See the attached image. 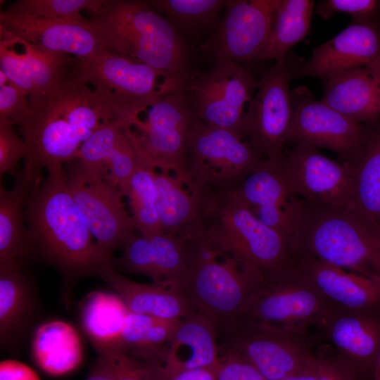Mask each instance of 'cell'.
<instances>
[{
	"label": "cell",
	"instance_id": "16",
	"mask_svg": "<svg viewBox=\"0 0 380 380\" xmlns=\"http://www.w3.org/2000/svg\"><path fill=\"white\" fill-rule=\"evenodd\" d=\"M280 0H227L224 16L203 49L215 65L258 60Z\"/></svg>",
	"mask_w": 380,
	"mask_h": 380
},
{
	"label": "cell",
	"instance_id": "24",
	"mask_svg": "<svg viewBox=\"0 0 380 380\" xmlns=\"http://www.w3.org/2000/svg\"><path fill=\"white\" fill-rule=\"evenodd\" d=\"M99 277L117 292L129 312L165 319H182L197 312L179 282H136L113 265L104 267Z\"/></svg>",
	"mask_w": 380,
	"mask_h": 380
},
{
	"label": "cell",
	"instance_id": "38",
	"mask_svg": "<svg viewBox=\"0 0 380 380\" xmlns=\"http://www.w3.org/2000/svg\"><path fill=\"white\" fill-rule=\"evenodd\" d=\"M15 38L22 47L33 82L34 92L30 99V101H32L67 75L73 61L70 60V55L42 49L25 40Z\"/></svg>",
	"mask_w": 380,
	"mask_h": 380
},
{
	"label": "cell",
	"instance_id": "47",
	"mask_svg": "<svg viewBox=\"0 0 380 380\" xmlns=\"http://www.w3.org/2000/svg\"><path fill=\"white\" fill-rule=\"evenodd\" d=\"M137 362L148 380H216L217 367L170 369L156 365Z\"/></svg>",
	"mask_w": 380,
	"mask_h": 380
},
{
	"label": "cell",
	"instance_id": "26",
	"mask_svg": "<svg viewBox=\"0 0 380 380\" xmlns=\"http://www.w3.org/2000/svg\"><path fill=\"white\" fill-rule=\"evenodd\" d=\"M324 82L322 102L365 126L380 120V66L354 69Z\"/></svg>",
	"mask_w": 380,
	"mask_h": 380
},
{
	"label": "cell",
	"instance_id": "33",
	"mask_svg": "<svg viewBox=\"0 0 380 380\" xmlns=\"http://www.w3.org/2000/svg\"><path fill=\"white\" fill-rule=\"evenodd\" d=\"M314 6L312 0H280L267 42L257 61L285 58L289 49L308 34Z\"/></svg>",
	"mask_w": 380,
	"mask_h": 380
},
{
	"label": "cell",
	"instance_id": "13",
	"mask_svg": "<svg viewBox=\"0 0 380 380\" xmlns=\"http://www.w3.org/2000/svg\"><path fill=\"white\" fill-rule=\"evenodd\" d=\"M258 84L259 80L248 69L228 63L193 72L182 91L196 119L242 138L244 115Z\"/></svg>",
	"mask_w": 380,
	"mask_h": 380
},
{
	"label": "cell",
	"instance_id": "28",
	"mask_svg": "<svg viewBox=\"0 0 380 380\" xmlns=\"http://www.w3.org/2000/svg\"><path fill=\"white\" fill-rule=\"evenodd\" d=\"M30 188L16 177L15 186L0 185V267H22L36 252L25 217Z\"/></svg>",
	"mask_w": 380,
	"mask_h": 380
},
{
	"label": "cell",
	"instance_id": "11",
	"mask_svg": "<svg viewBox=\"0 0 380 380\" xmlns=\"http://www.w3.org/2000/svg\"><path fill=\"white\" fill-rule=\"evenodd\" d=\"M265 160L238 134L196 119L189 137L184 184L235 188Z\"/></svg>",
	"mask_w": 380,
	"mask_h": 380
},
{
	"label": "cell",
	"instance_id": "44",
	"mask_svg": "<svg viewBox=\"0 0 380 380\" xmlns=\"http://www.w3.org/2000/svg\"><path fill=\"white\" fill-rule=\"evenodd\" d=\"M30 102L27 91L12 82L0 87V117L20 126L29 113Z\"/></svg>",
	"mask_w": 380,
	"mask_h": 380
},
{
	"label": "cell",
	"instance_id": "4",
	"mask_svg": "<svg viewBox=\"0 0 380 380\" xmlns=\"http://www.w3.org/2000/svg\"><path fill=\"white\" fill-rule=\"evenodd\" d=\"M89 20L105 49L185 80L193 73L187 44L148 1L106 0Z\"/></svg>",
	"mask_w": 380,
	"mask_h": 380
},
{
	"label": "cell",
	"instance_id": "19",
	"mask_svg": "<svg viewBox=\"0 0 380 380\" xmlns=\"http://www.w3.org/2000/svg\"><path fill=\"white\" fill-rule=\"evenodd\" d=\"M1 37L13 36L46 51L88 57L105 49L89 19L50 20L30 15L0 13Z\"/></svg>",
	"mask_w": 380,
	"mask_h": 380
},
{
	"label": "cell",
	"instance_id": "41",
	"mask_svg": "<svg viewBox=\"0 0 380 380\" xmlns=\"http://www.w3.org/2000/svg\"><path fill=\"white\" fill-rule=\"evenodd\" d=\"M315 356L318 380H364L329 343H319Z\"/></svg>",
	"mask_w": 380,
	"mask_h": 380
},
{
	"label": "cell",
	"instance_id": "36",
	"mask_svg": "<svg viewBox=\"0 0 380 380\" xmlns=\"http://www.w3.org/2000/svg\"><path fill=\"white\" fill-rule=\"evenodd\" d=\"M155 171L139 166L122 191L128 198L133 224L140 235L163 232L156 207Z\"/></svg>",
	"mask_w": 380,
	"mask_h": 380
},
{
	"label": "cell",
	"instance_id": "27",
	"mask_svg": "<svg viewBox=\"0 0 380 380\" xmlns=\"http://www.w3.org/2000/svg\"><path fill=\"white\" fill-rule=\"evenodd\" d=\"M130 127L120 120L103 123L81 145L76 157L85 163L106 168L121 192L139 166Z\"/></svg>",
	"mask_w": 380,
	"mask_h": 380
},
{
	"label": "cell",
	"instance_id": "42",
	"mask_svg": "<svg viewBox=\"0 0 380 380\" xmlns=\"http://www.w3.org/2000/svg\"><path fill=\"white\" fill-rule=\"evenodd\" d=\"M317 13L328 20L336 13H346L353 18V23L372 21L380 12V1L376 0H326L316 6Z\"/></svg>",
	"mask_w": 380,
	"mask_h": 380
},
{
	"label": "cell",
	"instance_id": "21",
	"mask_svg": "<svg viewBox=\"0 0 380 380\" xmlns=\"http://www.w3.org/2000/svg\"><path fill=\"white\" fill-rule=\"evenodd\" d=\"M323 337L364 380H372L380 351V314L336 306L320 327Z\"/></svg>",
	"mask_w": 380,
	"mask_h": 380
},
{
	"label": "cell",
	"instance_id": "43",
	"mask_svg": "<svg viewBox=\"0 0 380 380\" xmlns=\"http://www.w3.org/2000/svg\"><path fill=\"white\" fill-rule=\"evenodd\" d=\"M14 126L0 117V176L5 173L14 174L18 163L24 159L27 148L23 138Z\"/></svg>",
	"mask_w": 380,
	"mask_h": 380
},
{
	"label": "cell",
	"instance_id": "9",
	"mask_svg": "<svg viewBox=\"0 0 380 380\" xmlns=\"http://www.w3.org/2000/svg\"><path fill=\"white\" fill-rule=\"evenodd\" d=\"M70 194L99 246L107 254L136 234L124 196L107 169L75 159L63 170Z\"/></svg>",
	"mask_w": 380,
	"mask_h": 380
},
{
	"label": "cell",
	"instance_id": "6",
	"mask_svg": "<svg viewBox=\"0 0 380 380\" xmlns=\"http://www.w3.org/2000/svg\"><path fill=\"white\" fill-rule=\"evenodd\" d=\"M188 250L182 286L196 311L215 326L239 315L264 279L198 236L188 239Z\"/></svg>",
	"mask_w": 380,
	"mask_h": 380
},
{
	"label": "cell",
	"instance_id": "37",
	"mask_svg": "<svg viewBox=\"0 0 380 380\" xmlns=\"http://www.w3.org/2000/svg\"><path fill=\"white\" fill-rule=\"evenodd\" d=\"M153 8L164 14L178 30L194 32L217 23L224 10L225 0H152Z\"/></svg>",
	"mask_w": 380,
	"mask_h": 380
},
{
	"label": "cell",
	"instance_id": "10",
	"mask_svg": "<svg viewBox=\"0 0 380 380\" xmlns=\"http://www.w3.org/2000/svg\"><path fill=\"white\" fill-rule=\"evenodd\" d=\"M68 75L103 94L147 108L158 99L182 91L186 80L107 49L76 58Z\"/></svg>",
	"mask_w": 380,
	"mask_h": 380
},
{
	"label": "cell",
	"instance_id": "49",
	"mask_svg": "<svg viewBox=\"0 0 380 380\" xmlns=\"http://www.w3.org/2000/svg\"><path fill=\"white\" fill-rule=\"evenodd\" d=\"M86 380H116L114 372L108 361L101 355Z\"/></svg>",
	"mask_w": 380,
	"mask_h": 380
},
{
	"label": "cell",
	"instance_id": "2",
	"mask_svg": "<svg viewBox=\"0 0 380 380\" xmlns=\"http://www.w3.org/2000/svg\"><path fill=\"white\" fill-rule=\"evenodd\" d=\"M197 205L195 235L264 280L291 270L298 256L291 240L261 222L234 188L191 182Z\"/></svg>",
	"mask_w": 380,
	"mask_h": 380
},
{
	"label": "cell",
	"instance_id": "15",
	"mask_svg": "<svg viewBox=\"0 0 380 380\" xmlns=\"http://www.w3.org/2000/svg\"><path fill=\"white\" fill-rule=\"evenodd\" d=\"M292 118L286 143L324 148L350 166L365 139L367 126L357 123L327 104L317 101L300 86L291 91Z\"/></svg>",
	"mask_w": 380,
	"mask_h": 380
},
{
	"label": "cell",
	"instance_id": "46",
	"mask_svg": "<svg viewBox=\"0 0 380 380\" xmlns=\"http://www.w3.org/2000/svg\"><path fill=\"white\" fill-rule=\"evenodd\" d=\"M216 380H267L250 362L234 355L220 356Z\"/></svg>",
	"mask_w": 380,
	"mask_h": 380
},
{
	"label": "cell",
	"instance_id": "22",
	"mask_svg": "<svg viewBox=\"0 0 380 380\" xmlns=\"http://www.w3.org/2000/svg\"><path fill=\"white\" fill-rule=\"evenodd\" d=\"M122 249V256L114 258V267L146 276L156 282L182 284L188 269V239L164 232L134 234Z\"/></svg>",
	"mask_w": 380,
	"mask_h": 380
},
{
	"label": "cell",
	"instance_id": "30",
	"mask_svg": "<svg viewBox=\"0 0 380 380\" xmlns=\"http://www.w3.org/2000/svg\"><path fill=\"white\" fill-rule=\"evenodd\" d=\"M348 167L353 177L351 208L380 225V120L367 126L360 152Z\"/></svg>",
	"mask_w": 380,
	"mask_h": 380
},
{
	"label": "cell",
	"instance_id": "1",
	"mask_svg": "<svg viewBox=\"0 0 380 380\" xmlns=\"http://www.w3.org/2000/svg\"><path fill=\"white\" fill-rule=\"evenodd\" d=\"M30 102L20 131L26 145L24 167L18 177L29 187L42 171L62 170L76 159L81 145L104 122L124 121L132 106L94 90L68 74Z\"/></svg>",
	"mask_w": 380,
	"mask_h": 380
},
{
	"label": "cell",
	"instance_id": "35",
	"mask_svg": "<svg viewBox=\"0 0 380 380\" xmlns=\"http://www.w3.org/2000/svg\"><path fill=\"white\" fill-rule=\"evenodd\" d=\"M31 289L22 267H0V338L8 345L23 327L32 305Z\"/></svg>",
	"mask_w": 380,
	"mask_h": 380
},
{
	"label": "cell",
	"instance_id": "50",
	"mask_svg": "<svg viewBox=\"0 0 380 380\" xmlns=\"http://www.w3.org/2000/svg\"><path fill=\"white\" fill-rule=\"evenodd\" d=\"M279 380H318L316 360L303 369Z\"/></svg>",
	"mask_w": 380,
	"mask_h": 380
},
{
	"label": "cell",
	"instance_id": "14",
	"mask_svg": "<svg viewBox=\"0 0 380 380\" xmlns=\"http://www.w3.org/2000/svg\"><path fill=\"white\" fill-rule=\"evenodd\" d=\"M297 64L286 56L267 69L244 115L242 138L268 160L280 159L284 153L292 118L289 83Z\"/></svg>",
	"mask_w": 380,
	"mask_h": 380
},
{
	"label": "cell",
	"instance_id": "5",
	"mask_svg": "<svg viewBox=\"0 0 380 380\" xmlns=\"http://www.w3.org/2000/svg\"><path fill=\"white\" fill-rule=\"evenodd\" d=\"M292 243L298 255L380 277V225L353 208L317 207L305 202Z\"/></svg>",
	"mask_w": 380,
	"mask_h": 380
},
{
	"label": "cell",
	"instance_id": "32",
	"mask_svg": "<svg viewBox=\"0 0 380 380\" xmlns=\"http://www.w3.org/2000/svg\"><path fill=\"white\" fill-rule=\"evenodd\" d=\"M128 309L118 294L94 291L81 305L82 327L94 348H118Z\"/></svg>",
	"mask_w": 380,
	"mask_h": 380
},
{
	"label": "cell",
	"instance_id": "18",
	"mask_svg": "<svg viewBox=\"0 0 380 380\" xmlns=\"http://www.w3.org/2000/svg\"><path fill=\"white\" fill-rule=\"evenodd\" d=\"M281 158L266 159L234 189L261 222L292 241L305 201L291 185Z\"/></svg>",
	"mask_w": 380,
	"mask_h": 380
},
{
	"label": "cell",
	"instance_id": "51",
	"mask_svg": "<svg viewBox=\"0 0 380 380\" xmlns=\"http://www.w3.org/2000/svg\"><path fill=\"white\" fill-rule=\"evenodd\" d=\"M372 380H380V351L376 361Z\"/></svg>",
	"mask_w": 380,
	"mask_h": 380
},
{
	"label": "cell",
	"instance_id": "20",
	"mask_svg": "<svg viewBox=\"0 0 380 380\" xmlns=\"http://www.w3.org/2000/svg\"><path fill=\"white\" fill-rule=\"evenodd\" d=\"M366 66H380V28L373 21L353 23L315 49L308 61L298 63L297 77L323 81Z\"/></svg>",
	"mask_w": 380,
	"mask_h": 380
},
{
	"label": "cell",
	"instance_id": "3",
	"mask_svg": "<svg viewBox=\"0 0 380 380\" xmlns=\"http://www.w3.org/2000/svg\"><path fill=\"white\" fill-rule=\"evenodd\" d=\"M63 170L46 172V177L31 187L25 217L36 252L71 281L99 276L104 267L113 265L114 258L97 244Z\"/></svg>",
	"mask_w": 380,
	"mask_h": 380
},
{
	"label": "cell",
	"instance_id": "48",
	"mask_svg": "<svg viewBox=\"0 0 380 380\" xmlns=\"http://www.w3.org/2000/svg\"><path fill=\"white\" fill-rule=\"evenodd\" d=\"M0 380H40L29 366L14 360L0 363Z\"/></svg>",
	"mask_w": 380,
	"mask_h": 380
},
{
	"label": "cell",
	"instance_id": "17",
	"mask_svg": "<svg viewBox=\"0 0 380 380\" xmlns=\"http://www.w3.org/2000/svg\"><path fill=\"white\" fill-rule=\"evenodd\" d=\"M286 177L298 196L317 207L351 208L350 168L333 160L317 148L296 144L281 158Z\"/></svg>",
	"mask_w": 380,
	"mask_h": 380
},
{
	"label": "cell",
	"instance_id": "45",
	"mask_svg": "<svg viewBox=\"0 0 380 380\" xmlns=\"http://www.w3.org/2000/svg\"><path fill=\"white\" fill-rule=\"evenodd\" d=\"M111 366L116 380H148L139 364L116 348H95Z\"/></svg>",
	"mask_w": 380,
	"mask_h": 380
},
{
	"label": "cell",
	"instance_id": "39",
	"mask_svg": "<svg viewBox=\"0 0 380 380\" xmlns=\"http://www.w3.org/2000/svg\"><path fill=\"white\" fill-rule=\"evenodd\" d=\"M106 0H18L4 11L50 20H80L82 11L96 13Z\"/></svg>",
	"mask_w": 380,
	"mask_h": 380
},
{
	"label": "cell",
	"instance_id": "52",
	"mask_svg": "<svg viewBox=\"0 0 380 380\" xmlns=\"http://www.w3.org/2000/svg\"><path fill=\"white\" fill-rule=\"evenodd\" d=\"M9 82L8 79L6 75L0 70V87H3Z\"/></svg>",
	"mask_w": 380,
	"mask_h": 380
},
{
	"label": "cell",
	"instance_id": "23",
	"mask_svg": "<svg viewBox=\"0 0 380 380\" xmlns=\"http://www.w3.org/2000/svg\"><path fill=\"white\" fill-rule=\"evenodd\" d=\"M293 269L336 305L380 314V277L349 272L307 255Z\"/></svg>",
	"mask_w": 380,
	"mask_h": 380
},
{
	"label": "cell",
	"instance_id": "12",
	"mask_svg": "<svg viewBox=\"0 0 380 380\" xmlns=\"http://www.w3.org/2000/svg\"><path fill=\"white\" fill-rule=\"evenodd\" d=\"M336 306L292 268L264 280L239 315L284 329L310 331L320 328Z\"/></svg>",
	"mask_w": 380,
	"mask_h": 380
},
{
	"label": "cell",
	"instance_id": "40",
	"mask_svg": "<svg viewBox=\"0 0 380 380\" xmlns=\"http://www.w3.org/2000/svg\"><path fill=\"white\" fill-rule=\"evenodd\" d=\"M17 40L12 36L1 37L0 70L6 75L10 82L27 91L30 99L34 95V84L22 47L20 46V51L17 48Z\"/></svg>",
	"mask_w": 380,
	"mask_h": 380
},
{
	"label": "cell",
	"instance_id": "25",
	"mask_svg": "<svg viewBox=\"0 0 380 380\" xmlns=\"http://www.w3.org/2000/svg\"><path fill=\"white\" fill-rule=\"evenodd\" d=\"M220 353L215 324L194 314L179 321L170 341L156 357L144 364L170 369L217 367Z\"/></svg>",
	"mask_w": 380,
	"mask_h": 380
},
{
	"label": "cell",
	"instance_id": "31",
	"mask_svg": "<svg viewBox=\"0 0 380 380\" xmlns=\"http://www.w3.org/2000/svg\"><path fill=\"white\" fill-rule=\"evenodd\" d=\"M156 207L164 233L191 237L197 220L196 201L191 191L171 174H153Z\"/></svg>",
	"mask_w": 380,
	"mask_h": 380
},
{
	"label": "cell",
	"instance_id": "7",
	"mask_svg": "<svg viewBox=\"0 0 380 380\" xmlns=\"http://www.w3.org/2000/svg\"><path fill=\"white\" fill-rule=\"evenodd\" d=\"M215 328L220 356L241 357L267 380L281 379L315 359L318 344L310 331L284 329L239 315Z\"/></svg>",
	"mask_w": 380,
	"mask_h": 380
},
{
	"label": "cell",
	"instance_id": "34",
	"mask_svg": "<svg viewBox=\"0 0 380 380\" xmlns=\"http://www.w3.org/2000/svg\"><path fill=\"white\" fill-rule=\"evenodd\" d=\"M180 320L129 311L118 348L136 360L149 359L170 341Z\"/></svg>",
	"mask_w": 380,
	"mask_h": 380
},
{
	"label": "cell",
	"instance_id": "29",
	"mask_svg": "<svg viewBox=\"0 0 380 380\" xmlns=\"http://www.w3.org/2000/svg\"><path fill=\"white\" fill-rule=\"evenodd\" d=\"M32 348L38 366L53 376L73 371L82 360V348L77 331L61 320L40 325L34 333Z\"/></svg>",
	"mask_w": 380,
	"mask_h": 380
},
{
	"label": "cell",
	"instance_id": "8",
	"mask_svg": "<svg viewBox=\"0 0 380 380\" xmlns=\"http://www.w3.org/2000/svg\"><path fill=\"white\" fill-rule=\"evenodd\" d=\"M131 125L139 166L175 176L183 184L188 141L196 120L182 91L164 96L148 106Z\"/></svg>",
	"mask_w": 380,
	"mask_h": 380
}]
</instances>
